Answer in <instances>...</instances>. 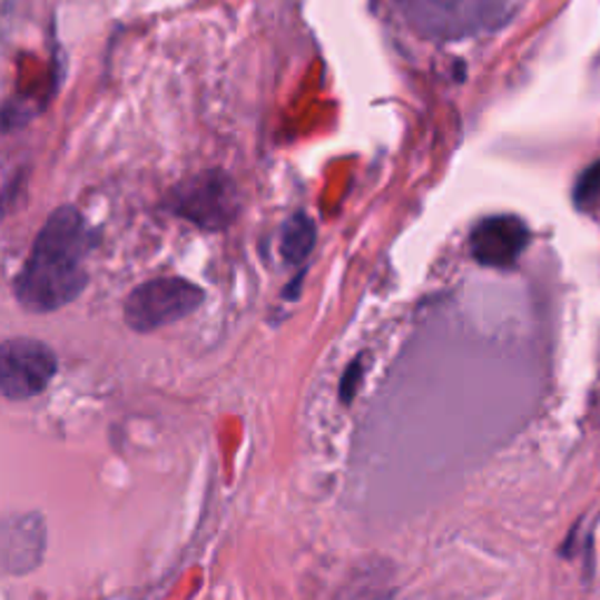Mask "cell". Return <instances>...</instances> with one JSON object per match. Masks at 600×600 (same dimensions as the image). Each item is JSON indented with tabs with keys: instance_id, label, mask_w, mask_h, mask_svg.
I'll use <instances>...</instances> for the list:
<instances>
[{
	"instance_id": "obj_4",
	"label": "cell",
	"mask_w": 600,
	"mask_h": 600,
	"mask_svg": "<svg viewBox=\"0 0 600 600\" xmlns=\"http://www.w3.org/2000/svg\"><path fill=\"white\" fill-rule=\"evenodd\" d=\"M57 354L36 338H10L0 347V390L10 402H24L48 390L57 375Z\"/></svg>"
},
{
	"instance_id": "obj_8",
	"label": "cell",
	"mask_w": 600,
	"mask_h": 600,
	"mask_svg": "<svg viewBox=\"0 0 600 600\" xmlns=\"http://www.w3.org/2000/svg\"><path fill=\"white\" fill-rule=\"evenodd\" d=\"M600 199V163L587 167V171L577 179L574 186V205L577 207H589Z\"/></svg>"
},
{
	"instance_id": "obj_3",
	"label": "cell",
	"mask_w": 600,
	"mask_h": 600,
	"mask_svg": "<svg viewBox=\"0 0 600 600\" xmlns=\"http://www.w3.org/2000/svg\"><path fill=\"white\" fill-rule=\"evenodd\" d=\"M167 209L197 228L224 230L239 212V195L224 171H205L176 186L167 199Z\"/></svg>"
},
{
	"instance_id": "obj_2",
	"label": "cell",
	"mask_w": 600,
	"mask_h": 600,
	"mask_svg": "<svg viewBox=\"0 0 600 600\" xmlns=\"http://www.w3.org/2000/svg\"><path fill=\"white\" fill-rule=\"evenodd\" d=\"M205 303V292L184 277H160L137 286L125 301V322L139 333L179 322Z\"/></svg>"
},
{
	"instance_id": "obj_5",
	"label": "cell",
	"mask_w": 600,
	"mask_h": 600,
	"mask_svg": "<svg viewBox=\"0 0 600 600\" xmlns=\"http://www.w3.org/2000/svg\"><path fill=\"white\" fill-rule=\"evenodd\" d=\"M530 242V230L519 216L483 218L470 237V252L485 268H511Z\"/></svg>"
},
{
	"instance_id": "obj_6",
	"label": "cell",
	"mask_w": 600,
	"mask_h": 600,
	"mask_svg": "<svg viewBox=\"0 0 600 600\" xmlns=\"http://www.w3.org/2000/svg\"><path fill=\"white\" fill-rule=\"evenodd\" d=\"M46 549V528L36 517H21L3 525V568L6 572H29L40 563Z\"/></svg>"
},
{
	"instance_id": "obj_1",
	"label": "cell",
	"mask_w": 600,
	"mask_h": 600,
	"mask_svg": "<svg viewBox=\"0 0 600 600\" xmlns=\"http://www.w3.org/2000/svg\"><path fill=\"white\" fill-rule=\"evenodd\" d=\"M95 249V230L76 207L50 214L38 233L24 268L14 277V298L29 313L48 315L73 303L87 286V256Z\"/></svg>"
},
{
	"instance_id": "obj_7",
	"label": "cell",
	"mask_w": 600,
	"mask_h": 600,
	"mask_svg": "<svg viewBox=\"0 0 600 600\" xmlns=\"http://www.w3.org/2000/svg\"><path fill=\"white\" fill-rule=\"evenodd\" d=\"M315 239H317V228L313 224V218H307L305 214L292 216L282 226V244H279L282 258L288 265L305 263V258L315 247Z\"/></svg>"
}]
</instances>
